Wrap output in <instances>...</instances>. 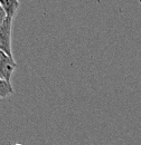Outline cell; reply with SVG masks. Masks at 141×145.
<instances>
[{
  "mask_svg": "<svg viewBox=\"0 0 141 145\" xmlns=\"http://www.w3.org/2000/svg\"><path fill=\"white\" fill-rule=\"evenodd\" d=\"M14 94V88L10 82L0 78V98H7Z\"/></svg>",
  "mask_w": 141,
  "mask_h": 145,
  "instance_id": "4",
  "label": "cell"
},
{
  "mask_svg": "<svg viewBox=\"0 0 141 145\" xmlns=\"http://www.w3.org/2000/svg\"><path fill=\"white\" fill-rule=\"evenodd\" d=\"M6 19H7V15H6V12L3 11V9L0 7V27L2 26V24L5 22Z\"/></svg>",
  "mask_w": 141,
  "mask_h": 145,
  "instance_id": "5",
  "label": "cell"
},
{
  "mask_svg": "<svg viewBox=\"0 0 141 145\" xmlns=\"http://www.w3.org/2000/svg\"><path fill=\"white\" fill-rule=\"evenodd\" d=\"M16 68L17 63L15 61L14 57L0 50V78L10 82Z\"/></svg>",
  "mask_w": 141,
  "mask_h": 145,
  "instance_id": "2",
  "label": "cell"
},
{
  "mask_svg": "<svg viewBox=\"0 0 141 145\" xmlns=\"http://www.w3.org/2000/svg\"><path fill=\"white\" fill-rule=\"evenodd\" d=\"M0 7L3 9L8 18L14 19L20 7V2L19 0H0Z\"/></svg>",
  "mask_w": 141,
  "mask_h": 145,
  "instance_id": "3",
  "label": "cell"
},
{
  "mask_svg": "<svg viewBox=\"0 0 141 145\" xmlns=\"http://www.w3.org/2000/svg\"><path fill=\"white\" fill-rule=\"evenodd\" d=\"M11 27L13 19L8 18L5 20L2 26L0 27V50L9 56H13L11 50ZM14 57V56H13Z\"/></svg>",
  "mask_w": 141,
  "mask_h": 145,
  "instance_id": "1",
  "label": "cell"
},
{
  "mask_svg": "<svg viewBox=\"0 0 141 145\" xmlns=\"http://www.w3.org/2000/svg\"><path fill=\"white\" fill-rule=\"evenodd\" d=\"M14 145H22V144H20V143H17V144H14Z\"/></svg>",
  "mask_w": 141,
  "mask_h": 145,
  "instance_id": "6",
  "label": "cell"
}]
</instances>
